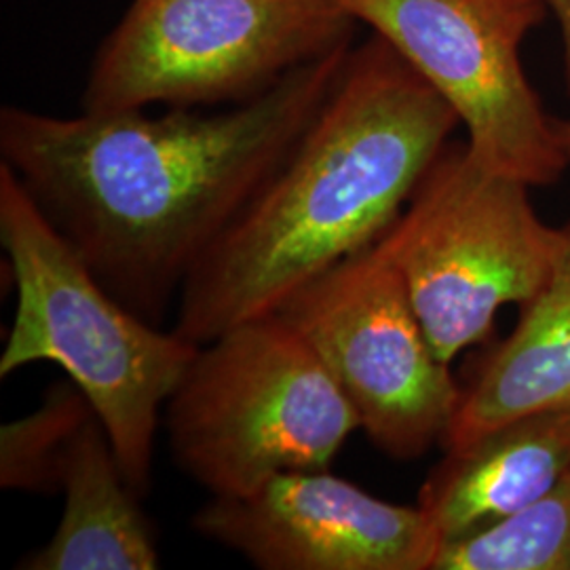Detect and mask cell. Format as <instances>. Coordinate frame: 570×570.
Wrapping results in <instances>:
<instances>
[{
    "label": "cell",
    "mask_w": 570,
    "mask_h": 570,
    "mask_svg": "<svg viewBox=\"0 0 570 570\" xmlns=\"http://www.w3.org/2000/svg\"><path fill=\"white\" fill-rule=\"evenodd\" d=\"M341 0H134L104 41L82 110L245 102L348 45Z\"/></svg>",
    "instance_id": "obj_6"
},
{
    "label": "cell",
    "mask_w": 570,
    "mask_h": 570,
    "mask_svg": "<svg viewBox=\"0 0 570 570\" xmlns=\"http://www.w3.org/2000/svg\"><path fill=\"white\" fill-rule=\"evenodd\" d=\"M452 106L480 164L529 186L569 161L522 63L543 0H341Z\"/></svg>",
    "instance_id": "obj_8"
},
{
    "label": "cell",
    "mask_w": 570,
    "mask_h": 570,
    "mask_svg": "<svg viewBox=\"0 0 570 570\" xmlns=\"http://www.w3.org/2000/svg\"><path fill=\"white\" fill-rule=\"evenodd\" d=\"M529 186L449 144L400 216L372 245L404 279L435 355L452 360L489 338L499 308L524 305L550 277L558 228Z\"/></svg>",
    "instance_id": "obj_5"
},
{
    "label": "cell",
    "mask_w": 570,
    "mask_h": 570,
    "mask_svg": "<svg viewBox=\"0 0 570 570\" xmlns=\"http://www.w3.org/2000/svg\"><path fill=\"white\" fill-rule=\"evenodd\" d=\"M348 45L220 112H0V164L122 305L164 326L180 292L301 138Z\"/></svg>",
    "instance_id": "obj_1"
},
{
    "label": "cell",
    "mask_w": 570,
    "mask_h": 570,
    "mask_svg": "<svg viewBox=\"0 0 570 570\" xmlns=\"http://www.w3.org/2000/svg\"><path fill=\"white\" fill-rule=\"evenodd\" d=\"M478 364L444 435L463 449L510 421L570 407V220L558 228L550 277Z\"/></svg>",
    "instance_id": "obj_11"
},
{
    "label": "cell",
    "mask_w": 570,
    "mask_h": 570,
    "mask_svg": "<svg viewBox=\"0 0 570 570\" xmlns=\"http://www.w3.org/2000/svg\"><path fill=\"white\" fill-rule=\"evenodd\" d=\"M277 313L317 353L376 449L407 463L444 442L461 387L374 247L327 268Z\"/></svg>",
    "instance_id": "obj_7"
},
{
    "label": "cell",
    "mask_w": 570,
    "mask_h": 570,
    "mask_svg": "<svg viewBox=\"0 0 570 570\" xmlns=\"http://www.w3.org/2000/svg\"><path fill=\"white\" fill-rule=\"evenodd\" d=\"M165 428L193 482L242 497L285 471L330 469L360 421L317 353L271 313L199 345Z\"/></svg>",
    "instance_id": "obj_4"
},
{
    "label": "cell",
    "mask_w": 570,
    "mask_h": 570,
    "mask_svg": "<svg viewBox=\"0 0 570 570\" xmlns=\"http://www.w3.org/2000/svg\"><path fill=\"white\" fill-rule=\"evenodd\" d=\"M433 570H570V471L524 510L444 541Z\"/></svg>",
    "instance_id": "obj_13"
},
{
    "label": "cell",
    "mask_w": 570,
    "mask_h": 570,
    "mask_svg": "<svg viewBox=\"0 0 570 570\" xmlns=\"http://www.w3.org/2000/svg\"><path fill=\"white\" fill-rule=\"evenodd\" d=\"M63 513L41 550L21 558L23 570H155L161 556L155 529L129 487L108 431L94 416L70 452L61 482Z\"/></svg>",
    "instance_id": "obj_12"
},
{
    "label": "cell",
    "mask_w": 570,
    "mask_h": 570,
    "mask_svg": "<svg viewBox=\"0 0 570 570\" xmlns=\"http://www.w3.org/2000/svg\"><path fill=\"white\" fill-rule=\"evenodd\" d=\"M570 471V407L529 414L446 450L419 492L442 543L524 510Z\"/></svg>",
    "instance_id": "obj_10"
},
{
    "label": "cell",
    "mask_w": 570,
    "mask_h": 570,
    "mask_svg": "<svg viewBox=\"0 0 570 570\" xmlns=\"http://www.w3.org/2000/svg\"><path fill=\"white\" fill-rule=\"evenodd\" d=\"M459 125L387 42L351 51L284 161L188 275L171 330L205 345L372 247Z\"/></svg>",
    "instance_id": "obj_2"
},
{
    "label": "cell",
    "mask_w": 570,
    "mask_h": 570,
    "mask_svg": "<svg viewBox=\"0 0 570 570\" xmlns=\"http://www.w3.org/2000/svg\"><path fill=\"white\" fill-rule=\"evenodd\" d=\"M553 129H556L560 148H562V153H564V157H567V161L570 165V119L553 121Z\"/></svg>",
    "instance_id": "obj_16"
},
{
    "label": "cell",
    "mask_w": 570,
    "mask_h": 570,
    "mask_svg": "<svg viewBox=\"0 0 570 570\" xmlns=\"http://www.w3.org/2000/svg\"><path fill=\"white\" fill-rule=\"evenodd\" d=\"M193 529L263 570H433L425 511L376 499L330 469L285 471L242 497H209Z\"/></svg>",
    "instance_id": "obj_9"
},
{
    "label": "cell",
    "mask_w": 570,
    "mask_h": 570,
    "mask_svg": "<svg viewBox=\"0 0 570 570\" xmlns=\"http://www.w3.org/2000/svg\"><path fill=\"white\" fill-rule=\"evenodd\" d=\"M560 26L562 47H564V77L570 94V0H543Z\"/></svg>",
    "instance_id": "obj_15"
},
{
    "label": "cell",
    "mask_w": 570,
    "mask_h": 570,
    "mask_svg": "<svg viewBox=\"0 0 570 570\" xmlns=\"http://www.w3.org/2000/svg\"><path fill=\"white\" fill-rule=\"evenodd\" d=\"M0 242L18 292L0 376L37 362L60 366L91 402L129 487L144 499L161 407L199 345L146 322L110 294L4 164Z\"/></svg>",
    "instance_id": "obj_3"
},
{
    "label": "cell",
    "mask_w": 570,
    "mask_h": 570,
    "mask_svg": "<svg viewBox=\"0 0 570 570\" xmlns=\"http://www.w3.org/2000/svg\"><path fill=\"white\" fill-rule=\"evenodd\" d=\"M98 416L68 376L45 391L30 414L0 429V487L30 494H58L77 438Z\"/></svg>",
    "instance_id": "obj_14"
}]
</instances>
